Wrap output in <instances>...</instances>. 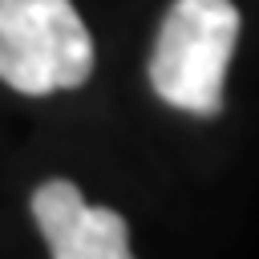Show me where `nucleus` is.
<instances>
[{
    "mask_svg": "<svg viewBox=\"0 0 259 259\" xmlns=\"http://www.w3.org/2000/svg\"><path fill=\"white\" fill-rule=\"evenodd\" d=\"M235 40L239 12L231 0H174L150 57L154 93L198 117L219 113Z\"/></svg>",
    "mask_w": 259,
    "mask_h": 259,
    "instance_id": "nucleus-1",
    "label": "nucleus"
},
{
    "mask_svg": "<svg viewBox=\"0 0 259 259\" xmlns=\"http://www.w3.org/2000/svg\"><path fill=\"white\" fill-rule=\"evenodd\" d=\"M93 73V36L69 0H0V81L40 97Z\"/></svg>",
    "mask_w": 259,
    "mask_h": 259,
    "instance_id": "nucleus-2",
    "label": "nucleus"
},
{
    "mask_svg": "<svg viewBox=\"0 0 259 259\" xmlns=\"http://www.w3.org/2000/svg\"><path fill=\"white\" fill-rule=\"evenodd\" d=\"M32 214L57 259H125L130 255L125 219L109 206H89L81 190L65 178H53L32 194Z\"/></svg>",
    "mask_w": 259,
    "mask_h": 259,
    "instance_id": "nucleus-3",
    "label": "nucleus"
}]
</instances>
